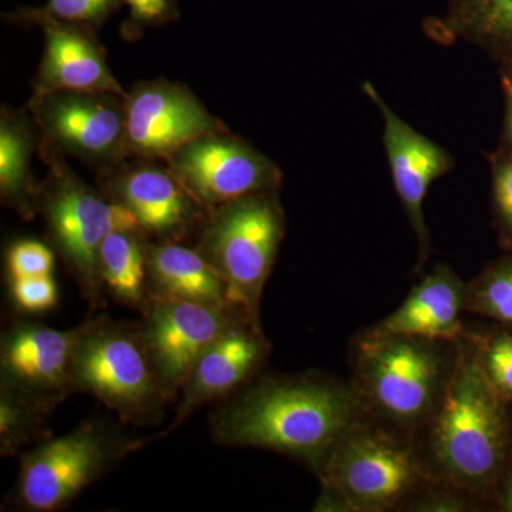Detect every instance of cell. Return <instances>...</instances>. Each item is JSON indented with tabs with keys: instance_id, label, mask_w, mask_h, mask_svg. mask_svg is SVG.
I'll use <instances>...</instances> for the list:
<instances>
[{
	"instance_id": "4dcf8cb0",
	"label": "cell",
	"mask_w": 512,
	"mask_h": 512,
	"mask_svg": "<svg viewBox=\"0 0 512 512\" xmlns=\"http://www.w3.org/2000/svg\"><path fill=\"white\" fill-rule=\"evenodd\" d=\"M505 100H507V134L512 144V80L508 76L503 77Z\"/></svg>"
},
{
	"instance_id": "44dd1931",
	"label": "cell",
	"mask_w": 512,
	"mask_h": 512,
	"mask_svg": "<svg viewBox=\"0 0 512 512\" xmlns=\"http://www.w3.org/2000/svg\"><path fill=\"white\" fill-rule=\"evenodd\" d=\"M148 235L134 229H116L101 244L99 266L101 284L117 301L130 306H147Z\"/></svg>"
},
{
	"instance_id": "8992f818",
	"label": "cell",
	"mask_w": 512,
	"mask_h": 512,
	"mask_svg": "<svg viewBox=\"0 0 512 512\" xmlns=\"http://www.w3.org/2000/svg\"><path fill=\"white\" fill-rule=\"evenodd\" d=\"M28 110L39 128V151L72 157L97 174L127 160L126 96L60 90L32 96Z\"/></svg>"
},
{
	"instance_id": "d6986e66",
	"label": "cell",
	"mask_w": 512,
	"mask_h": 512,
	"mask_svg": "<svg viewBox=\"0 0 512 512\" xmlns=\"http://www.w3.org/2000/svg\"><path fill=\"white\" fill-rule=\"evenodd\" d=\"M147 272L151 298L232 306L225 282L197 248L148 244Z\"/></svg>"
},
{
	"instance_id": "2e32d148",
	"label": "cell",
	"mask_w": 512,
	"mask_h": 512,
	"mask_svg": "<svg viewBox=\"0 0 512 512\" xmlns=\"http://www.w3.org/2000/svg\"><path fill=\"white\" fill-rule=\"evenodd\" d=\"M362 87L382 114L383 144L394 188L419 238L420 256L424 258L430 248L429 231L423 214L424 198L431 184L453 168V157L446 148L440 147L400 119L387 106L372 83H363Z\"/></svg>"
},
{
	"instance_id": "ffe728a7",
	"label": "cell",
	"mask_w": 512,
	"mask_h": 512,
	"mask_svg": "<svg viewBox=\"0 0 512 512\" xmlns=\"http://www.w3.org/2000/svg\"><path fill=\"white\" fill-rule=\"evenodd\" d=\"M39 128L26 109L3 106L0 111V198L26 221L37 214L39 183L32 173V157L39 151Z\"/></svg>"
},
{
	"instance_id": "3957f363",
	"label": "cell",
	"mask_w": 512,
	"mask_h": 512,
	"mask_svg": "<svg viewBox=\"0 0 512 512\" xmlns=\"http://www.w3.org/2000/svg\"><path fill=\"white\" fill-rule=\"evenodd\" d=\"M47 173L37 191V214L46 222L50 244L62 256L84 296L96 301L101 284V244L116 229L143 231L133 212L84 183L60 154L39 151Z\"/></svg>"
},
{
	"instance_id": "7402d4cb",
	"label": "cell",
	"mask_w": 512,
	"mask_h": 512,
	"mask_svg": "<svg viewBox=\"0 0 512 512\" xmlns=\"http://www.w3.org/2000/svg\"><path fill=\"white\" fill-rule=\"evenodd\" d=\"M440 40H471L481 45H511L512 0H448L443 18L431 23Z\"/></svg>"
},
{
	"instance_id": "d4e9b609",
	"label": "cell",
	"mask_w": 512,
	"mask_h": 512,
	"mask_svg": "<svg viewBox=\"0 0 512 512\" xmlns=\"http://www.w3.org/2000/svg\"><path fill=\"white\" fill-rule=\"evenodd\" d=\"M6 268L10 281L53 275L55 254L43 242L22 239L8 249Z\"/></svg>"
},
{
	"instance_id": "f546056e",
	"label": "cell",
	"mask_w": 512,
	"mask_h": 512,
	"mask_svg": "<svg viewBox=\"0 0 512 512\" xmlns=\"http://www.w3.org/2000/svg\"><path fill=\"white\" fill-rule=\"evenodd\" d=\"M494 198L504 227L512 234V158L501 161L494 171Z\"/></svg>"
},
{
	"instance_id": "f1b7e54d",
	"label": "cell",
	"mask_w": 512,
	"mask_h": 512,
	"mask_svg": "<svg viewBox=\"0 0 512 512\" xmlns=\"http://www.w3.org/2000/svg\"><path fill=\"white\" fill-rule=\"evenodd\" d=\"M495 389L512 394V338L495 340L484 362Z\"/></svg>"
},
{
	"instance_id": "1f68e13d",
	"label": "cell",
	"mask_w": 512,
	"mask_h": 512,
	"mask_svg": "<svg viewBox=\"0 0 512 512\" xmlns=\"http://www.w3.org/2000/svg\"><path fill=\"white\" fill-rule=\"evenodd\" d=\"M507 507H508V510L512 511V481L510 484V488H508V493H507Z\"/></svg>"
},
{
	"instance_id": "9c48e42d",
	"label": "cell",
	"mask_w": 512,
	"mask_h": 512,
	"mask_svg": "<svg viewBox=\"0 0 512 512\" xmlns=\"http://www.w3.org/2000/svg\"><path fill=\"white\" fill-rule=\"evenodd\" d=\"M320 473L346 504L366 511L402 503L426 480L406 444L357 426L336 444Z\"/></svg>"
},
{
	"instance_id": "ba28073f",
	"label": "cell",
	"mask_w": 512,
	"mask_h": 512,
	"mask_svg": "<svg viewBox=\"0 0 512 512\" xmlns=\"http://www.w3.org/2000/svg\"><path fill=\"white\" fill-rule=\"evenodd\" d=\"M436 340L373 332L359 345V373L377 409L403 426H413L436 409L443 360Z\"/></svg>"
},
{
	"instance_id": "7c38bea8",
	"label": "cell",
	"mask_w": 512,
	"mask_h": 512,
	"mask_svg": "<svg viewBox=\"0 0 512 512\" xmlns=\"http://www.w3.org/2000/svg\"><path fill=\"white\" fill-rule=\"evenodd\" d=\"M228 130L184 84L140 82L126 96L128 157L167 160L205 134Z\"/></svg>"
},
{
	"instance_id": "30bf717a",
	"label": "cell",
	"mask_w": 512,
	"mask_h": 512,
	"mask_svg": "<svg viewBox=\"0 0 512 512\" xmlns=\"http://www.w3.org/2000/svg\"><path fill=\"white\" fill-rule=\"evenodd\" d=\"M165 163L205 211L282 183L278 165L229 130L195 138Z\"/></svg>"
},
{
	"instance_id": "6da1fadb",
	"label": "cell",
	"mask_w": 512,
	"mask_h": 512,
	"mask_svg": "<svg viewBox=\"0 0 512 512\" xmlns=\"http://www.w3.org/2000/svg\"><path fill=\"white\" fill-rule=\"evenodd\" d=\"M356 417V400L338 384L308 377L265 380L221 406L211 431L222 446L278 451L320 473Z\"/></svg>"
},
{
	"instance_id": "603a6c76",
	"label": "cell",
	"mask_w": 512,
	"mask_h": 512,
	"mask_svg": "<svg viewBox=\"0 0 512 512\" xmlns=\"http://www.w3.org/2000/svg\"><path fill=\"white\" fill-rule=\"evenodd\" d=\"M52 406L2 386L0 394V451L2 456L18 451L40 434Z\"/></svg>"
},
{
	"instance_id": "5bb4252c",
	"label": "cell",
	"mask_w": 512,
	"mask_h": 512,
	"mask_svg": "<svg viewBox=\"0 0 512 512\" xmlns=\"http://www.w3.org/2000/svg\"><path fill=\"white\" fill-rule=\"evenodd\" d=\"M3 18L12 25L36 26L45 35V50L33 80V96L60 90L127 96L126 90L111 73L106 50L97 39L96 28L50 18L36 8H19Z\"/></svg>"
},
{
	"instance_id": "4fadbf2b",
	"label": "cell",
	"mask_w": 512,
	"mask_h": 512,
	"mask_svg": "<svg viewBox=\"0 0 512 512\" xmlns=\"http://www.w3.org/2000/svg\"><path fill=\"white\" fill-rule=\"evenodd\" d=\"M100 190L133 212L148 237L178 242L208 211L188 194L164 160L130 157L99 174Z\"/></svg>"
},
{
	"instance_id": "52a82bcc",
	"label": "cell",
	"mask_w": 512,
	"mask_h": 512,
	"mask_svg": "<svg viewBox=\"0 0 512 512\" xmlns=\"http://www.w3.org/2000/svg\"><path fill=\"white\" fill-rule=\"evenodd\" d=\"M138 447L99 424L43 441L22 458L16 501L28 511L60 510Z\"/></svg>"
},
{
	"instance_id": "5b68a950",
	"label": "cell",
	"mask_w": 512,
	"mask_h": 512,
	"mask_svg": "<svg viewBox=\"0 0 512 512\" xmlns=\"http://www.w3.org/2000/svg\"><path fill=\"white\" fill-rule=\"evenodd\" d=\"M73 392L92 394L127 421L154 420L171 396L143 336L114 323L80 329L72 362Z\"/></svg>"
},
{
	"instance_id": "277c9868",
	"label": "cell",
	"mask_w": 512,
	"mask_h": 512,
	"mask_svg": "<svg viewBox=\"0 0 512 512\" xmlns=\"http://www.w3.org/2000/svg\"><path fill=\"white\" fill-rule=\"evenodd\" d=\"M197 248L227 286L228 301L258 322L259 301L285 234L278 191L256 192L208 211Z\"/></svg>"
},
{
	"instance_id": "83f0119b",
	"label": "cell",
	"mask_w": 512,
	"mask_h": 512,
	"mask_svg": "<svg viewBox=\"0 0 512 512\" xmlns=\"http://www.w3.org/2000/svg\"><path fill=\"white\" fill-rule=\"evenodd\" d=\"M130 10L127 28L130 36L147 28L167 25L180 16L177 0H123Z\"/></svg>"
},
{
	"instance_id": "e0dca14e",
	"label": "cell",
	"mask_w": 512,
	"mask_h": 512,
	"mask_svg": "<svg viewBox=\"0 0 512 512\" xmlns=\"http://www.w3.org/2000/svg\"><path fill=\"white\" fill-rule=\"evenodd\" d=\"M266 353L258 322L239 318L198 360L184 384L173 423L157 437L168 436L205 404L234 393L254 375Z\"/></svg>"
},
{
	"instance_id": "484cf974",
	"label": "cell",
	"mask_w": 512,
	"mask_h": 512,
	"mask_svg": "<svg viewBox=\"0 0 512 512\" xmlns=\"http://www.w3.org/2000/svg\"><path fill=\"white\" fill-rule=\"evenodd\" d=\"M123 5V0H47L43 8H36L42 15L64 22L99 28Z\"/></svg>"
},
{
	"instance_id": "7a4b0ae2",
	"label": "cell",
	"mask_w": 512,
	"mask_h": 512,
	"mask_svg": "<svg viewBox=\"0 0 512 512\" xmlns=\"http://www.w3.org/2000/svg\"><path fill=\"white\" fill-rule=\"evenodd\" d=\"M507 426L497 389L476 355H464L446 387L433 427L434 456L463 487H483L503 463Z\"/></svg>"
},
{
	"instance_id": "4316f807",
	"label": "cell",
	"mask_w": 512,
	"mask_h": 512,
	"mask_svg": "<svg viewBox=\"0 0 512 512\" xmlns=\"http://www.w3.org/2000/svg\"><path fill=\"white\" fill-rule=\"evenodd\" d=\"M10 293L18 309L26 313L47 312L57 303V285L53 275L10 281Z\"/></svg>"
},
{
	"instance_id": "ac0fdd59",
	"label": "cell",
	"mask_w": 512,
	"mask_h": 512,
	"mask_svg": "<svg viewBox=\"0 0 512 512\" xmlns=\"http://www.w3.org/2000/svg\"><path fill=\"white\" fill-rule=\"evenodd\" d=\"M463 285L456 275L439 266L407 296L403 305L376 332L429 340H451L461 333Z\"/></svg>"
},
{
	"instance_id": "8fae6325",
	"label": "cell",
	"mask_w": 512,
	"mask_h": 512,
	"mask_svg": "<svg viewBox=\"0 0 512 512\" xmlns=\"http://www.w3.org/2000/svg\"><path fill=\"white\" fill-rule=\"evenodd\" d=\"M242 316L247 315L234 306L151 298L143 338L171 396L183 389L202 355Z\"/></svg>"
},
{
	"instance_id": "cb8c5ba5",
	"label": "cell",
	"mask_w": 512,
	"mask_h": 512,
	"mask_svg": "<svg viewBox=\"0 0 512 512\" xmlns=\"http://www.w3.org/2000/svg\"><path fill=\"white\" fill-rule=\"evenodd\" d=\"M471 309L512 325V265L485 276L470 298Z\"/></svg>"
},
{
	"instance_id": "9a60e30c",
	"label": "cell",
	"mask_w": 512,
	"mask_h": 512,
	"mask_svg": "<svg viewBox=\"0 0 512 512\" xmlns=\"http://www.w3.org/2000/svg\"><path fill=\"white\" fill-rule=\"evenodd\" d=\"M80 329L22 323L2 342V386L53 406L73 392L72 362Z\"/></svg>"
}]
</instances>
